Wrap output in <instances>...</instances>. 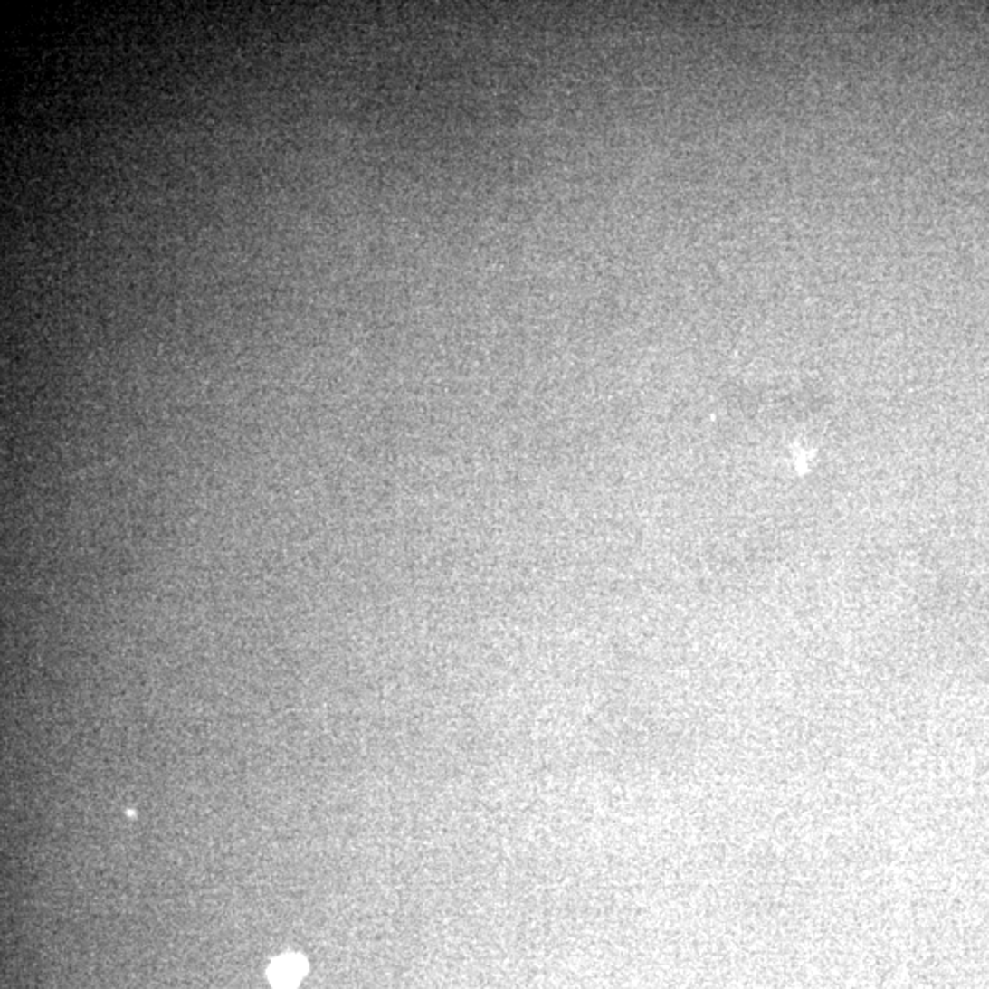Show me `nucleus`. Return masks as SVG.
<instances>
[{"label":"nucleus","mask_w":989,"mask_h":989,"mask_svg":"<svg viewBox=\"0 0 989 989\" xmlns=\"http://www.w3.org/2000/svg\"><path fill=\"white\" fill-rule=\"evenodd\" d=\"M307 973V962L299 955H282L270 967V980L277 989H291Z\"/></svg>","instance_id":"f257e3e1"}]
</instances>
